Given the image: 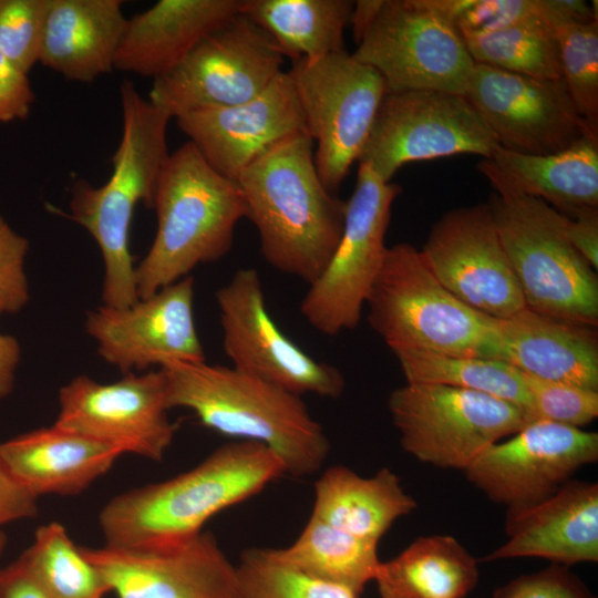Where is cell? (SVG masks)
Returning a JSON list of instances; mask_svg holds the SVG:
<instances>
[{
	"label": "cell",
	"instance_id": "1",
	"mask_svg": "<svg viewBox=\"0 0 598 598\" xmlns=\"http://www.w3.org/2000/svg\"><path fill=\"white\" fill-rule=\"evenodd\" d=\"M283 474L282 461L264 444L227 443L179 475L113 497L99 516L105 544L156 547L186 542L213 516Z\"/></svg>",
	"mask_w": 598,
	"mask_h": 598
},
{
	"label": "cell",
	"instance_id": "2",
	"mask_svg": "<svg viewBox=\"0 0 598 598\" xmlns=\"http://www.w3.org/2000/svg\"><path fill=\"white\" fill-rule=\"evenodd\" d=\"M313 141L295 134L261 154L237 177L260 254L279 272L312 283L343 230L346 202L322 184Z\"/></svg>",
	"mask_w": 598,
	"mask_h": 598
},
{
	"label": "cell",
	"instance_id": "3",
	"mask_svg": "<svg viewBox=\"0 0 598 598\" xmlns=\"http://www.w3.org/2000/svg\"><path fill=\"white\" fill-rule=\"evenodd\" d=\"M164 375L169 410L185 408L225 436L264 444L282 461L286 474L318 472L330 450L323 427L301 396L240 372L205 362H172Z\"/></svg>",
	"mask_w": 598,
	"mask_h": 598
},
{
	"label": "cell",
	"instance_id": "4",
	"mask_svg": "<svg viewBox=\"0 0 598 598\" xmlns=\"http://www.w3.org/2000/svg\"><path fill=\"white\" fill-rule=\"evenodd\" d=\"M122 135L110 178L101 186L76 181L71 189L70 219L96 241L104 262L103 305L125 308L138 300L130 230L138 204L153 208L158 177L169 155L172 116L144 99L133 82L120 86Z\"/></svg>",
	"mask_w": 598,
	"mask_h": 598
},
{
	"label": "cell",
	"instance_id": "5",
	"mask_svg": "<svg viewBox=\"0 0 598 598\" xmlns=\"http://www.w3.org/2000/svg\"><path fill=\"white\" fill-rule=\"evenodd\" d=\"M152 209L157 229L135 267L138 299L187 277L198 265L226 256L237 224L247 217L237 182L216 172L189 141L169 153Z\"/></svg>",
	"mask_w": 598,
	"mask_h": 598
},
{
	"label": "cell",
	"instance_id": "6",
	"mask_svg": "<svg viewBox=\"0 0 598 598\" xmlns=\"http://www.w3.org/2000/svg\"><path fill=\"white\" fill-rule=\"evenodd\" d=\"M368 322L395 351L421 349L486 359L496 321L456 298L409 243L388 247L368 295Z\"/></svg>",
	"mask_w": 598,
	"mask_h": 598
},
{
	"label": "cell",
	"instance_id": "7",
	"mask_svg": "<svg viewBox=\"0 0 598 598\" xmlns=\"http://www.w3.org/2000/svg\"><path fill=\"white\" fill-rule=\"evenodd\" d=\"M487 204L526 308L597 327V271L568 241V217L525 195L495 194Z\"/></svg>",
	"mask_w": 598,
	"mask_h": 598
},
{
	"label": "cell",
	"instance_id": "8",
	"mask_svg": "<svg viewBox=\"0 0 598 598\" xmlns=\"http://www.w3.org/2000/svg\"><path fill=\"white\" fill-rule=\"evenodd\" d=\"M403 450L421 462L465 471L491 445L528 422L517 405L489 394L405 383L388 399Z\"/></svg>",
	"mask_w": 598,
	"mask_h": 598
},
{
	"label": "cell",
	"instance_id": "9",
	"mask_svg": "<svg viewBox=\"0 0 598 598\" xmlns=\"http://www.w3.org/2000/svg\"><path fill=\"white\" fill-rule=\"evenodd\" d=\"M288 72L316 143L318 175L336 194L367 143L386 93L384 80L346 50L295 61Z\"/></svg>",
	"mask_w": 598,
	"mask_h": 598
},
{
	"label": "cell",
	"instance_id": "10",
	"mask_svg": "<svg viewBox=\"0 0 598 598\" xmlns=\"http://www.w3.org/2000/svg\"><path fill=\"white\" fill-rule=\"evenodd\" d=\"M359 164L355 187L346 202L340 240L323 271L300 303L308 323L326 336L354 329L388 247L385 234L401 187Z\"/></svg>",
	"mask_w": 598,
	"mask_h": 598
},
{
	"label": "cell",
	"instance_id": "11",
	"mask_svg": "<svg viewBox=\"0 0 598 598\" xmlns=\"http://www.w3.org/2000/svg\"><path fill=\"white\" fill-rule=\"evenodd\" d=\"M283 60L272 39L239 13L154 79L148 100L172 118L245 103L282 72Z\"/></svg>",
	"mask_w": 598,
	"mask_h": 598
},
{
	"label": "cell",
	"instance_id": "12",
	"mask_svg": "<svg viewBox=\"0 0 598 598\" xmlns=\"http://www.w3.org/2000/svg\"><path fill=\"white\" fill-rule=\"evenodd\" d=\"M352 55L382 76L386 92L464 95L475 65L461 33L430 0H384Z\"/></svg>",
	"mask_w": 598,
	"mask_h": 598
},
{
	"label": "cell",
	"instance_id": "13",
	"mask_svg": "<svg viewBox=\"0 0 598 598\" xmlns=\"http://www.w3.org/2000/svg\"><path fill=\"white\" fill-rule=\"evenodd\" d=\"M498 143L461 94L414 90L386 92L358 163L381 179L403 165L461 154L489 158Z\"/></svg>",
	"mask_w": 598,
	"mask_h": 598
},
{
	"label": "cell",
	"instance_id": "14",
	"mask_svg": "<svg viewBox=\"0 0 598 598\" xmlns=\"http://www.w3.org/2000/svg\"><path fill=\"white\" fill-rule=\"evenodd\" d=\"M223 348L231 367L301 396L337 399L346 389L343 374L318 361L289 339L268 312L256 269L237 270L215 293Z\"/></svg>",
	"mask_w": 598,
	"mask_h": 598
},
{
	"label": "cell",
	"instance_id": "15",
	"mask_svg": "<svg viewBox=\"0 0 598 598\" xmlns=\"http://www.w3.org/2000/svg\"><path fill=\"white\" fill-rule=\"evenodd\" d=\"M59 405L56 426L151 461L164 458L177 431L159 369L109 384L79 375L60 389Z\"/></svg>",
	"mask_w": 598,
	"mask_h": 598
},
{
	"label": "cell",
	"instance_id": "16",
	"mask_svg": "<svg viewBox=\"0 0 598 598\" xmlns=\"http://www.w3.org/2000/svg\"><path fill=\"white\" fill-rule=\"evenodd\" d=\"M421 252L440 282L472 309L506 319L526 308L487 203L447 210Z\"/></svg>",
	"mask_w": 598,
	"mask_h": 598
},
{
	"label": "cell",
	"instance_id": "17",
	"mask_svg": "<svg viewBox=\"0 0 598 598\" xmlns=\"http://www.w3.org/2000/svg\"><path fill=\"white\" fill-rule=\"evenodd\" d=\"M464 96L503 148L529 155L559 152L597 135L561 80H540L475 63Z\"/></svg>",
	"mask_w": 598,
	"mask_h": 598
},
{
	"label": "cell",
	"instance_id": "18",
	"mask_svg": "<svg viewBox=\"0 0 598 598\" xmlns=\"http://www.w3.org/2000/svg\"><path fill=\"white\" fill-rule=\"evenodd\" d=\"M597 460L596 432L537 420L487 447L465 473L491 501L513 509L549 496Z\"/></svg>",
	"mask_w": 598,
	"mask_h": 598
},
{
	"label": "cell",
	"instance_id": "19",
	"mask_svg": "<svg viewBox=\"0 0 598 598\" xmlns=\"http://www.w3.org/2000/svg\"><path fill=\"white\" fill-rule=\"evenodd\" d=\"M195 282L187 276L125 308L101 306L85 330L99 355L122 373L172 362H205L194 317Z\"/></svg>",
	"mask_w": 598,
	"mask_h": 598
},
{
	"label": "cell",
	"instance_id": "20",
	"mask_svg": "<svg viewBox=\"0 0 598 598\" xmlns=\"http://www.w3.org/2000/svg\"><path fill=\"white\" fill-rule=\"evenodd\" d=\"M117 598H244L236 566L210 533L156 547H83Z\"/></svg>",
	"mask_w": 598,
	"mask_h": 598
},
{
	"label": "cell",
	"instance_id": "21",
	"mask_svg": "<svg viewBox=\"0 0 598 598\" xmlns=\"http://www.w3.org/2000/svg\"><path fill=\"white\" fill-rule=\"evenodd\" d=\"M175 120L205 161L233 181L279 142L308 133L292 79L285 71L245 103L195 111Z\"/></svg>",
	"mask_w": 598,
	"mask_h": 598
},
{
	"label": "cell",
	"instance_id": "22",
	"mask_svg": "<svg viewBox=\"0 0 598 598\" xmlns=\"http://www.w3.org/2000/svg\"><path fill=\"white\" fill-rule=\"evenodd\" d=\"M507 540L484 560L536 557L568 566L598 560V484L569 480L549 496L507 509Z\"/></svg>",
	"mask_w": 598,
	"mask_h": 598
},
{
	"label": "cell",
	"instance_id": "23",
	"mask_svg": "<svg viewBox=\"0 0 598 598\" xmlns=\"http://www.w3.org/2000/svg\"><path fill=\"white\" fill-rule=\"evenodd\" d=\"M486 359L538 379L598 391V334L591 326L525 308L497 319Z\"/></svg>",
	"mask_w": 598,
	"mask_h": 598
},
{
	"label": "cell",
	"instance_id": "24",
	"mask_svg": "<svg viewBox=\"0 0 598 598\" xmlns=\"http://www.w3.org/2000/svg\"><path fill=\"white\" fill-rule=\"evenodd\" d=\"M241 0H159L127 19L114 69L153 80L240 13Z\"/></svg>",
	"mask_w": 598,
	"mask_h": 598
},
{
	"label": "cell",
	"instance_id": "25",
	"mask_svg": "<svg viewBox=\"0 0 598 598\" xmlns=\"http://www.w3.org/2000/svg\"><path fill=\"white\" fill-rule=\"evenodd\" d=\"M496 194L538 198L568 218L598 208V136L586 135L559 152L529 155L498 146L477 165Z\"/></svg>",
	"mask_w": 598,
	"mask_h": 598
},
{
	"label": "cell",
	"instance_id": "26",
	"mask_svg": "<svg viewBox=\"0 0 598 598\" xmlns=\"http://www.w3.org/2000/svg\"><path fill=\"white\" fill-rule=\"evenodd\" d=\"M124 454L114 445L56 426L0 443V457L34 497L73 496L103 476Z\"/></svg>",
	"mask_w": 598,
	"mask_h": 598
},
{
	"label": "cell",
	"instance_id": "27",
	"mask_svg": "<svg viewBox=\"0 0 598 598\" xmlns=\"http://www.w3.org/2000/svg\"><path fill=\"white\" fill-rule=\"evenodd\" d=\"M127 19L121 0H49L39 62L78 82L114 69Z\"/></svg>",
	"mask_w": 598,
	"mask_h": 598
},
{
	"label": "cell",
	"instance_id": "28",
	"mask_svg": "<svg viewBox=\"0 0 598 598\" xmlns=\"http://www.w3.org/2000/svg\"><path fill=\"white\" fill-rule=\"evenodd\" d=\"M415 508L416 502L390 468L363 477L346 466H332L315 484L311 516L378 544L396 519Z\"/></svg>",
	"mask_w": 598,
	"mask_h": 598
},
{
	"label": "cell",
	"instance_id": "29",
	"mask_svg": "<svg viewBox=\"0 0 598 598\" xmlns=\"http://www.w3.org/2000/svg\"><path fill=\"white\" fill-rule=\"evenodd\" d=\"M478 561L456 538H416L381 561L374 581L381 598H465L478 581Z\"/></svg>",
	"mask_w": 598,
	"mask_h": 598
},
{
	"label": "cell",
	"instance_id": "30",
	"mask_svg": "<svg viewBox=\"0 0 598 598\" xmlns=\"http://www.w3.org/2000/svg\"><path fill=\"white\" fill-rule=\"evenodd\" d=\"M353 4L351 0H241L240 13L295 62L343 51Z\"/></svg>",
	"mask_w": 598,
	"mask_h": 598
},
{
	"label": "cell",
	"instance_id": "31",
	"mask_svg": "<svg viewBox=\"0 0 598 598\" xmlns=\"http://www.w3.org/2000/svg\"><path fill=\"white\" fill-rule=\"evenodd\" d=\"M278 559L295 569L360 595L374 581L381 564L378 544L361 539L311 516L298 538L272 548Z\"/></svg>",
	"mask_w": 598,
	"mask_h": 598
},
{
	"label": "cell",
	"instance_id": "32",
	"mask_svg": "<svg viewBox=\"0 0 598 598\" xmlns=\"http://www.w3.org/2000/svg\"><path fill=\"white\" fill-rule=\"evenodd\" d=\"M393 353L406 383L439 384L489 394L519 406L527 417L529 395L524 375L508 363L421 349H399Z\"/></svg>",
	"mask_w": 598,
	"mask_h": 598
},
{
	"label": "cell",
	"instance_id": "33",
	"mask_svg": "<svg viewBox=\"0 0 598 598\" xmlns=\"http://www.w3.org/2000/svg\"><path fill=\"white\" fill-rule=\"evenodd\" d=\"M461 34L519 24L556 29L563 23L598 19L597 1L582 0H430Z\"/></svg>",
	"mask_w": 598,
	"mask_h": 598
},
{
	"label": "cell",
	"instance_id": "34",
	"mask_svg": "<svg viewBox=\"0 0 598 598\" xmlns=\"http://www.w3.org/2000/svg\"><path fill=\"white\" fill-rule=\"evenodd\" d=\"M555 30L519 24L461 35L477 64L540 80H561Z\"/></svg>",
	"mask_w": 598,
	"mask_h": 598
},
{
	"label": "cell",
	"instance_id": "35",
	"mask_svg": "<svg viewBox=\"0 0 598 598\" xmlns=\"http://www.w3.org/2000/svg\"><path fill=\"white\" fill-rule=\"evenodd\" d=\"M20 558L55 598H104L110 592L99 569L58 522L37 528Z\"/></svg>",
	"mask_w": 598,
	"mask_h": 598
},
{
	"label": "cell",
	"instance_id": "36",
	"mask_svg": "<svg viewBox=\"0 0 598 598\" xmlns=\"http://www.w3.org/2000/svg\"><path fill=\"white\" fill-rule=\"evenodd\" d=\"M244 598H358L350 589L308 576L276 557L272 548L251 547L236 565Z\"/></svg>",
	"mask_w": 598,
	"mask_h": 598
},
{
	"label": "cell",
	"instance_id": "37",
	"mask_svg": "<svg viewBox=\"0 0 598 598\" xmlns=\"http://www.w3.org/2000/svg\"><path fill=\"white\" fill-rule=\"evenodd\" d=\"M555 33L561 81L579 115L598 133V19L563 23Z\"/></svg>",
	"mask_w": 598,
	"mask_h": 598
},
{
	"label": "cell",
	"instance_id": "38",
	"mask_svg": "<svg viewBox=\"0 0 598 598\" xmlns=\"http://www.w3.org/2000/svg\"><path fill=\"white\" fill-rule=\"evenodd\" d=\"M529 395L528 421H549L573 427L598 415V391L523 373Z\"/></svg>",
	"mask_w": 598,
	"mask_h": 598
},
{
	"label": "cell",
	"instance_id": "39",
	"mask_svg": "<svg viewBox=\"0 0 598 598\" xmlns=\"http://www.w3.org/2000/svg\"><path fill=\"white\" fill-rule=\"evenodd\" d=\"M49 0H0V53L25 73L39 62Z\"/></svg>",
	"mask_w": 598,
	"mask_h": 598
},
{
	"label": "cell",
	"instance_id": "40",
	"mask_svg": "<svg viewBox=\"0 0 598 598\" xmlns=\"http://www.w3.org/2000/svg\"><path fill=\"white\" fill-rule=\"evenodd\" d=\"M29 240L0 216V315H14L30 300L25 274Z\"/></svg>",
	"mask_w": 598,
	"mask_h": 598
},
{
	"label": "cell",
	"instance_id": "41",
	"mask_svg": "<svg viewBox=\"0 0 598 598\" xmlns=\"http://www.w3.org/2000/svg\"><path fill=\"white\" fill-rule=\"evenodd\" d=\"M492 598H597L567 566L549 567L520 575L498 587Z\"/></svg>",
	"mask_w": 598,
	"mask_h": 598
},
{
	"label": "cell",
	"instance_id": "42",
	"mask_svg": "<svg viewBox=\"0 0 598 598\" xmlns=\"http://www.w3.org/2000/svg\"><path fill=\"white\" fill-rule=\"evenodd\" d=\"M34 101L28 73L0 53V124L24 120Z\"/></svg>",
	"mask_w": 598,
	"mask_h": 598
},
{
	"label": "cell",
	"instance_id": "43",
	"mask_svg": "<svg viewBox=\"0 0 598 598\" xmlns=\"http://www.w3.org/2000/svg\"><path fill=\"white\" fill-rule=\"evenodd\" d=\"M37 499L12 476L0 457V529L6 524L34 517Z\"/></svg>",
	"mask_w": 598,
	"mask_h": 598
},
{
	"label": "cell",
	"instance_id": "44",
	"mask_svg": "<svg viewBox=\"0 0 598 598\" xmlns=\"http://www.w3.org/2000/svg\"><path fill=\"white\" fill-rule=\"evenodd\" d=\"M565 233L574 249L597 271L598 208H586L567 218Z\"/></svg>",
	"mask_w": 598,
	"mask_h": 598
},
{
	"label": "cell",
	"instance_id": "45",
	"mask_svg": "<svg viewBox=\"0 0 598 598\" xmlns=\"http://www.w3.org/2000/svg\"><path fill=\"white\" fill-rule=\"evenodd\" d=\"M0 598H55L19 557L2 568Z\"/></svg>",
	"mask_w": 598,
	"mask_h": 598
},
{
	"label": "cell",
	"instance_id": "46",
	"mask_svg": "<svg viewBox=\"0 0 598 598\" xmlns=\"http://www.w3.org/2000/svg\"><path fill=\"white\" fill-rule=\"evenodd\" d=\"M20 359L19 341L13 336L0 331V399L13 390Z\"/></svg>",
	"mask_w": 598,
	"mask_h": 598
},
{
	"label": "cell",
	"instance_id": "47",
	"mask_svg": "<svg viewBox=\"0 0 598 598\" xmlns=\"http://www.w3.org/2000/svg\"><path fill=\"white\" fill-rule=\"evenodd\" d=\"M384 0L354 1L349 24L352 27L353 39L357 44L364 38L378 18Z\"/></svg>",
	"mask_w": 598,
	"mask_h": 598
},
{
	"label": "cell",
	"instance_id": "48",
	"mask_svg": "<svg viewBox=\"0 0 598 598\" xmlns=\"http://www.w3.org/2000/svg\"><path fill=\"white\" fill-rule=\"evenodd\" d=\"M4 546H6V536L2 533V530L0 529V557H1V554H2V551L4 549ZM1 570H2V568L0 567V575H1Z\"/></svg>",
	"mask_w": 598,
	"mask_h": 598
}]
</instances>
